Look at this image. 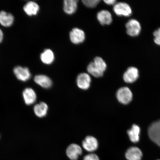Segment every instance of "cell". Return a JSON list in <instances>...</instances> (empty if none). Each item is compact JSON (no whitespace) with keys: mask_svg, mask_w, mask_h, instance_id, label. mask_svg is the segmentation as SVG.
<instances>
[{"mask_svg":"<svg viewBox=\"0 0 160 160\" xmlns=\"http://www.w3.org/2000/svg\"><path fill=\"white\" fill-rule=\"evenodd\" d=\"M107 68V65L101 58L97 57L87 67V71L90 74L96 78L102 77Z\"/></svg>","mask_w":160,"mask_h":160,"instance_id":"cell-1","label":"cell"},{"mask_svg":"<svg viewBox=\"0 0 160 160\" xmlns=\"http://www.w3.org/2000/svg\"><path fill=\"white\" fill-rule=\"evenodd\" d=\"M126 31L128 35L132 37H137L139 35L141 31V26L137 19H132L126 23Z\"/></svg>","mask_w":160,"mask_h":160,"instance_id":"cell-2","label":"cell"},{"mask_svg":"<svg viewBox=\"0 0 160 160\" xmlns=\"http://www.w3.org/2000/svg\"><path fill=\"white\" fill-rule=\"evenodd\" d=\"M148 132L150 138L160 147V120L152 123Z\"/></svg>","mask_w":160,"mask_h":160,"instance_id":"cell-3","label":"cell"},{"mask_svg":"<svg viewBox=\"0 0 160 160\" xmlns=\"http://www.w3.org/2000/svg\"><path fill=\"white\" fill-rule=\"evenodd\" d=\"M113 10L116 14L119 16L128 17L132 13L131 6L128 4L123 2L116 3L114 6Z\"/></svg>","mask_w":160,"mask_h":160,"instance_id":"cell-4","label":"cell"},{"mask_svg":"<svg viewBox=\"0 0 160 160\" xmlns=\"http://www.w3.org/2000/svg\"><path fill=\"white\" fill-rule=\"evenodd\" d=\"M117 98L120 103L123 104H128L132 99V93L128 88H121L117 92Z\"/></svg>","mask_w":160,"mask_h":160,"instance_id":"cell-5","label":"cell"},{"mask_svg":"<svg viewBox=\"0 0 160 160\" xmlns=\"http://www.w3.org/2000/svg\"><path fill=\"white\" fill-rule=\"evenodd\" d=\"M82 145L86 151L92 152L96 151L98 148V142L93 136H87L82 143Z\"/></svg>","mask_w":160,"mask_h":160,"instance_id":"cell-6","label":"cell"},{"mask_svg":"<svg viewBox=\"0 0 160 160\" xmlns=\"http://www.w3.org/2000/svg\"><path fill=\"white\" fill-rule=\"evenodd\" d=\"M139 77V71L137 68L130 67L127 69L123 75L124 81L127 83H132Z\"/></svg>","mask_w":160,"mask_h":160,"instance_id":"cell-7","label":"cell"},{"mask_svg":"<svg viewBox=\"0 0 160 160\" xmlns=\"http://www.w3.org/2000/svg\"><path fill=\"white\" fill-rule=\"evenodd\" d=\"M66 153L67 157L71 160H77L82 153V150L79 145L72 143L67 148Z\"/></svg>","mask_w":160,"mask_h":160,"instance_id":"cell-8","label":"cell"},{"mask_svg":"<svg viewBox=\"0 0 160 160\" xmlns=\"http://www.w3.org/2000/svg\"><path fill=\"white\" fill-rule=\"evenodd\" d=\"M69 36L72 42L75 44H78L83 42L85 38L84 32L77 28L72 30L70 32Z\"/></svg>","mask_w":160,"mask_h":160,"instance_id":"cell-9","label":"cell"},{"mask_svg":"<svg viewBox=\"0 0 160 160\" xmlns=\"http://www.w3.org/2000/svg\"><path fill=\"white\" fill-rule=\"evenodd\" d=\"M91 79L89 74L85 73H80L77 80L78 87L80 89L86 90L88 89L91 85Z\"/></svg>","mask_w":160,"mask_h":160,"instance_id":"cell-10","label":"cell"},{"mask_svg":"<svg viewBox=\"0 0 160 160\" xmlns=\"http://www.w3.org/2000/svg\"><path fill=\"white\" fill-rule=\"evenodd\" d=\"M13 72L16 77L20 81L25 82L29 80L31 77V74L27 68L18 66L14 69Z\"/></svg>","mask_w":160,"mask_h":160,"instance_id":"cell-11","label":"cell"},{"mask_svg":"<svg viewBox=\"0 0 160 160\" xmlns=\"http://www.w3.org/2000/svg\"><path fill=\"white\" fill-rule=\"evenodd\" d=\"M98 21L101 25H109L112 22V17L111 13L107 10H102L99 12L97 15Z\"/></svg>","mask_w":160,"mask_h":160,"instance_id":"cell-12","label":"cell"},{"mask_svg":"<svg viewBox=\"0 0 160 160\" xmlns=\"http://www.w3.org/2000/svg\"><path fill=\"white\" fill-rule=\"evenodd\" d=\"M35 82L44 88H49L52 85V82L47 76L40 75L35 76L34 78Z\"/></svg>","mask_w":160,"mask_h":160,"instance_id":"cell-13","label":"cell"},{"mask_svg":"<svg viewBox=\"0 0 160 160\" xmlns=\"http://www.w3.org/2000/svg\"><path fill=\"white\" fill-rule=\"evenodd\" d=\"M23 96L25 103L31 105L34 103L37 100V95L34 90L31 88L25 89L23 92Z\"/></svg>","mask_w":160,"mask_h":160,"instance_id":"cell-14","label":"cell"},{"mask_svg":"<svg viewBox=\"0 0 160 160\" xmlns=\"http://www.w3.org/2000/svg\"><path fill=\"white\" fill-rule=\"evenodd\" d=\"M125 156L128 160H141L142 153L138 148L132 147L127 150Z\"/></svg>","mask_w":160,"mask_h":160,"instance_id":"cell-15","label":"cell"},{"mask_svg":"<svg viewBox=\"0 0 160 160\" xmlns=\"http://www.w3.org/2000/svg\"><path fill=\"white\" fill-rule=\"evenodd\" d=\"M78 2L77 0H65L63 3L64 11L68 14L74 13L77 9Z\"/></svg>","mask_w":160,"mask_h":160,"instance_id":"cell-16","label":"cell"},{"mask_svg":"<svg viewBox=\"0 0 160 160\" xmlns=\"http://www.w3.org/2000/svg\"><path fill=\"white\" fill-rule=\"evenodd\" d=\"M14 21L13 16L11 13L5 11L0 12V23L5 27H9L12 24Z\"/></svg>","mask_w":160,"mask_h":160,"instance_id":"cell-17","label":"cell"},{"mask_svg":"<svg viewBox=\"0 0 160 160\" xmlns=\"http://www.w3.org/2000/svg\"><path fill=\"white\" fill-rule=\"evenodd\" d=\"M39 9L38 5L33 1L28 2L23 7L24 11L29 16L37 15Z\"/></svg>","mask_w":160,"mask_h":160,"instance_id":"cell-18","label":"cell"},{"mask_svg":"<svg viewBox=\"0 0 160 160\" xmlns=\"http://www.w3.org/2000/svg\"><path fill=\"white\" fill-rule=\"evenodd\" d=\"M33 109L36 116L41 118L45 117L47 115L48 107L47 103L41 102L36 105Z\"/></svg>","mask_w":160,"mask_h":160,"instance_id":"cell-19","label":"cell"},{"mask_svg":"<svg viewBox=\"0 0 160 160\" xmlns=\"http://www.w3.org/2000/svg\"><path fill=\"white\" fill-rule=\"evenodd\" d=\"M140 127L137 125L134 124L132 126L131 128L128 131L130 140L133 143H137L139 140L140 133Z\"/></svg>","mask_w":160,"mask_h":160,"instance_id":"cell-20","label":"cell"},{"mask_svg":"<svg viewBox=\"0 0 160 160\" xmlns=\"http://www.w3.org/2000/svg\"><path fill=\"white\" fill-rule=\"evenodd\" d=\"M41 59L42 62L45 64H51L54 60V55L52 51L50 49H47L41 54Z\"/></svg>","mask_w":160,"mask_h":160,"instance_id":"cell-21","label":"cell"},{"mask_svg":"<svg viewBox=\"0 0 160 160\" xmlns=\"http://www.w3.org/2000/svg\"><path fill=\"white\" fill-rule=\"evenodd\" d=\"M82 2L86 7L90 8H94L97 7L100 1V0H83Z\"/></svg>","mask_w":160,"mask_h":160,"instance_id":"cell-22","label":"cell"},{"mask_svg":"<svg viewBox=\"0 0 160 160\" xmlns=\"http://www.w3.org/2000/svg\"><path fill=\"white\" fill-rule=\"evenodd\" d=\"M154 41L157 45L160 46V28L154 32Z\"/></svg>","mask_w":160,"mask_h":160,"instance_id":"cell-23","label":"cell"},{"mask_svg":"<svg viewBox=\"0 0 160 160\" xmlns=\"http://www.w3.org/2000/svg\"><path fill=\"white\" fill-rule=\"evenodd\" d=\"M83 160H100V159L98 156L95 154L90 153L86 155Z\"/></svg>","mask_w":160,"mask_h":160,"instance_id":"cell-24","label":"cell"},{"mask_svg":"<svg viewBox=\"0 0 160 160\" xmlns=\"http://www.w3.org/2000/svg\"><path fill=\"white\" fill-rule=\"evenodd\" d=\"M104 2L108 5H115L116 3L115 0H105Z\"/></svg>","mask_w":160,"mask_h":160,"instance_id":"cell-25","label":"cell"},{"mask_svg":"<svg viewBox=\"0 0 160 160\" xmlns=\"http://www.w3.org/2000/svg\"><path fill=\"white\" fill-rule=\"evenodd\" d=\"M3 39V33L2 30L0 29V43L2 41Z\"/></svg>","mask_w":160,"mask_h":160,"instance_id":"cell-26","label":"cell"},{"mask_svg":"<svg viewBox=\"0 0 160 160\" xmlns=\"http://www.w3.org/2000/svg\"></svg>","mask_w":160,"mask_h":160,"instance_id":"cell-27","label":"cell"}]
</instances>
